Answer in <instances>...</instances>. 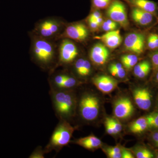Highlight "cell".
<instances>
[{"mask_svg": "<svg viewBox=\"0 0 158 158\" xmlns=\"http://www.w3.org/2000/svg\"><path fill=\"white\" fill-rule=\"evenodd\" d=\"M52 103L56 115L59 119H66L73 114L75 99L69 90L51 89Z\"/></svg>", "mask_w": 158, "mask_h": 158, "instance_id": "6da1fadb", "label": "cell"}, {"mask_svg": "<svg viewBox=\"0 0 158 158\" xmlns=\"http://www.w3.org/2000/svg\"><path fill=\"white\" fill-rule=\"evenodd\" d=\"M74 130V127L67 120L59 119L48 143L44 148L46 154L52 151L59 152L63 147L68 145Z\"/></svg>", "mask_w": 158, "mask_h": 158, "instance_id": "7a4b0ae2", "label": "cell"}, {"mask_svg": "<svg viewBox=\"0 0 158 158\" xmlns=\"http://www.w3.org/2000/svg\"><path fill=\"white\" fill-rule=\"evenodd\" d=\"M32 50L34 60L42 68H49L53 63L54 47L45 38L40 37L34 40Z\"/></svg>", "mask_w": 158, "mask_h": 158, "instance_id": "3957f363", "label": "cell"}, {"mask_svg": "<svg viewBox=\"0 0 158 158\" xmlns=\"http://www.w3.org/2000/svg\"><path fill=\"white\" fill-rule=\"evenodd\" d=\"M79 112L81 117L86 121L96 119L99 112V101L96 96L86 94L80 99Z\"/></svg>", "mask_w": 158, "mask_h": 158, "instance_id": "277c9868", "label": "cell"}, {"mask_svg": "<svg viewBox=\"0 0 158 158\" xmlns=\"http://www.w3.org/2000/svg\"><path fill=\"white\" fill-rule=\"evenodd\" d=\"M107 14L111 20L123 28L128 27L129 21L125 6L119 0H114L108 7Z\"/></svg>", "mask_w": 158, "mask_h": 158, "instance_id": "5b68a950", "label": "cell"}, {"mask_svg": "<svg viewBox=\"0 0 158 158\" xmlns=\"http://www.w3.org/2000/svg\"><path fill=\"white\" fill-rule=\"evenodd\" d=\"M124 44L127 50L140 55L144 52L145 45L144 36L140 33H131L125 38Z\"/></svg>", "mask_w": 158, "mask_h": 158, "instance_id": "8992f818", "label": "cell"}, {"mask_svg": "<svg viewBox=\"0 0 158 158\" xmlns=\"http://www.w3.org/2000/svg\"><path fill=\"white\" fill-rule=\"evenodd\" d=\"M78 55V51L75 44L69 40H62L59 49V63H70L76 59Z\"/></svg>", "mask_w": 158, "mask_h": 158, "instance_id": "52a82bcc", "label": "cell"}, {"mask_svg": "<svg viewBox=\"0 0 158 158\" xmlns=\"http://www.w3.org/2000/svg\"><path fill=\"white\" fill-rule=\"evenodd\" d=\"M89 35L87 27L82 23H76L65 28L62 37L70 38L78 41H84Z\"/></svg>", "mask_w": 158, "mask_h": 158, "instance_id": "ba28073f", "label": "cell"}, {"mask_svg": "<svg viewBox=\"0 0 158 158\" xmlns=\"http://www.w3.org/2000/svg\"><path fill=\"white\" fill-rule=\"evenodd\" d=\"M135 108L131 101L127 98L118 99L114 106V114L120 119H126L133 115Z\"/></svg>", "mask_w": 158, "mask_h": 158, "instance_id": "9c48e42d", "label": "cell"}, {"mask_svg": "<svg viewBox=\"0 0 158 158\" xmlns=\"http://www.w3.org/2000/svg\"><path fill=\"white\" fill-rule=\"evenodd\" d=\"M133 95L138 107L144 111L149 110L152 105V95L148 88H137L134 90Z\"/></svg>", "mask_w": 158, "mask_h": 158, "instance_id": "30bf717a", "label": "cell"}, {"mask_svg": "<svg viewBox=\"0 0 158 158\" xmlns=\"http://www.w3.org/2000/svg\"><path fill=\"white\" fill-rule=\"evenodd\" d=\"M61 24L56 20L48 19L40 23L36 31L40 37L46 38L52 37L60 30Z\"/></svg>", "mask_w": 158, "mask_h": 158, "instance_id": "8fae6325", "label": "cell"}, {"mask_svg": "<svg viewBox=\"0 0 158 158\" xmlns=\"http://www.w3.org/2000/svg\"><path fill=\"white\" fill-rule=\"evenodd\" d=\"M92 81L96 88L104 94L111 93L117 88L118 85L116 80L106 75L94 77Z\"/></svg>", "mask_w": 158, "mask_h": 158, "instance_id": "7c38bea8", "label": "cell"}, {"mask_svg": "<svg viewBox=\"0 0 158 158\" xmlns=\"http://www.w3.org/2000/svg\"><path fill=\"white\" fill-rule=\"evenodd\" d=\"M109 56L110 52L106 46L102 44H97L90 50V60L95 65H103L107 62Z\"/></svg>", "mask_w": 158, "mask_h": 158, "instance_id": "4fadbf2b", "label": "cell"}, {"mask_svg": "<svg viewBox=\"0 0 158 158\" xmlns=\"http://www.w3.org/2000/svg\"><path fill=\"white\" fill-rule=\"evenodd\" d=\"M94 39L99 40L104 44L107 47L111 49L116 48L121 44L122 41L119 30L108 31L101 36H97Z\"/></svg>", "mask_w": 158, "mask_h": 158, "instance_id": "5bb4252c", "label": "cell"}, {"mask_svg": "<svg viewBox=\"0 0 158 158\" xmlns=\"http://www.w3.org/2000/svg\"><path fill=\"white\" fill-rule=\"evenodd\" d=\"M131 16L135 22L142 26L148 25L153 20V15L138 8H134L132 9Z\"/></svg>", "mask_w": 158, "mask_h": 158, "instance_id": "9a60e30c", "label": "cell"}, {"mask_svg": "<svg viewBox=\"0 0 158 158\" xmlns=\"http://www.w3.org/2000/svg\"><path fill=\"white\" fill-rule=\"evenodd\" d=\"M134 8L141 9L153 15L156 12L157 5L155 2L149 0H125Z\"/></svg>", "mask_w": 158, "mask_h": 158, "instance_id": "2e32d148", "label": "cell"}, {"mask_svg": "<svg viewBox=\"0 0 158 158\" xmlns=\"http://www.w3.org/2000/svg\"><path fill=\"white\" fill-rule=\"evenodd\" d=\"M76 144L88 150L97 149L102 145V141L96 137L90 135L78 139Z\"/></svg>", "mask_w": 158, "mask_h": 158, "instance_id": "e0dca14e", "label": "cell"}, {"mask_svg": "<svg viewBox=\"0 0 158 158\" xmlns=\"http://www.w3.org/2000/svg\"><path fill=\"white\" fill-rule=\"evenodd\" d=\"M151 69L150 63L147 60H144L135 65L134 73L135 76L139 78L143 79L148 75Z\"/></svg>", "mask_w": 158, "mask_h": 158, "instance_id": "ac0fdd59", "label": "cell"}, {"mask_svg": "<svg viewBox=\"0 0 158 158\" xmlns=\"http://www.w3.org/2000/svg\"><path fill=\"white\" fill-rule=\"evenodd\" d=\"M121 60L125 68L127 69H131L133 67H135V65L137 64L138 59L136 55L130 54L122 56Z\"/></svg>", "mask_w": 158, "mask_h": 158, "instance_id": "d6986e66", "label": "cell"}, {"mask_svg": "<svg viewBox=\"0 0 158 158\" xmlns=\"http://www.w3.org/2000/svg\"><path fill=\"white\" fill-rule=\"evenodd\" d=\"M136 157L138 158H152L154 156L153 153L147 148L139 147L135 152Z\"/></svg>", "mask_w": 158, "mask_h": 158, "instance_id": "ffe728a7", "label": "cell"}, {"mask_svg": "<svg viewBox=\"0 0 158 158\" xmlns=\"http://www.w3.org/2000/svg\"><path fill=\"white\" fill-rule=\"evenodd\" d=\"M146 116L150 128L158 130V111L153 112Z\"/></svg>", "mask_w": 158, "mask_h": 158, "instance_id": "44dd1931", "label": "cell"}, {"mask_svg": "<svg viewBox=\"0 0 158 158\" xmlns=\"http://www.w3.org/2000/svg\"><path fill=\"white\" fill-rule=\"evenodd\" d=\"M147 45L150 50L158 49V35L156 34H150L147 39Z\"/></svg>", "mask_w": 158, "mask_h": 158, "instance_id": "7402d4cb", "label": "cell"}, {"mask_svg": "<svg viewBox=\"0 0 158 158\" xmlns=\"http://www.w3.org/2000/svg\"><path fill=\"white\" fill-rule=\"evenodd\" d=\"M108 156L111 158H122V151L120 148L116 146L110 147L105 150Z\"/></svg>", "mask_w": 158, "mask_h": 158, "instance_id": "603a6c76", "label": "cell"}, {"mask_svg": "<svg viewBox=\"0 0 158 158\" xmlns=\"http://www.w3.org/2000/svg\"><path fill=\"white\" fill-rule=\"evenodd\" d=\"M117 27L118 23H117L115 22L112 20L108 19L103 23L102 27L104 31L108 32L116 30Z\"/></svg>", "mask_w": 158, "mask_h": 158, "instance_id": "cb8c5ba5", "label": "cell"}, {"mask_svg": "<svg viewBox=\"0 0 158 158\" xmlns=\"http://www.w3.org/2000/svg\"><path fill=\"white\" fill-rule=\"evenodd\" d=\"M94 7L98 9L108 8L111 3V0H92Z\"/></svg>", "mask_w": 158, "mask_h": 158, "instance_id": "d4e9b609", "label": "cell"}, {"mask_svg": "<svg viewBox=\"0 0 158 158\" xmlns=\"http://www.w3.org/2000/svg\"><path fill=\"white\" fill-rule=\"evenodd\" d=\"M46 154L45 150L43 149L41 146H37L30 156L29 158H44Z\"/></svg>", "mask_w": 158, "mask_h": 158, "instance_id": "484cf974", "label": "cell"}, {"mask_svg": "<svg viewBox=\"0 0 158 158\" xmlns=\"http://www.w3.org/2000/svg\"><path fill=\"white\" fill-rule=\"evenodd\" d=\"M147 122V118H146V116H142V117H140V118L136 119V120L133 122V123H132L130 125L129 127L130 131L133 129L137 127L140 125L143 124V123Z\"/></svg>", "mask_w": 158, "mask_h": 158, "instance_id": "4316f807", "label": "cell"}, {"mask_svg": "<svg viewBox=\"0 0 158 158\" xmlns=\"http://www.w3.org/2000/svg\"><path fill=\"white\" fill-rule=\"evenodd\" d=\"M91 64L90 62L88 60L85 59L81 77H85L89 76L91 72Z\"/></svg>", "mask_w": 158, "mask_h": 158, "instance_id": "83f0119b", "label": "cell"}, {"mask_svg": "<svg viewBox=\"0 0 158 158\" xmlns=\"http://www.w3.org/2000/svg\"><path fill=\"white\" fill-rule=\"evenodd\" d=\"M85 60V59L81 58V59H79L77 60L75 63V69L76 72L77 74L81 77V76Z\"/></svg>", "mask_w": 158, "mask_h": 158, "instance_id": "f1b7e54d", "label": "cell"}, {"mask_svg": "<svg viewBox=\"0 0 158 158\" xmlns=\"http://www.w3.org/2000/svg\"><path fill=\"white\" fill-rule=\"evenodd\" d=\"M149 125L148 124V122L143 123V124L140 125L138 126L135 128L131 130V131L132 133H135V134H140V133L143 132L145 131L148 128H149Z\"/></svg>", "mask_w": 158, "mask_h": 158, "instance_id": "f546056e", "label": "cell"}, {"mask_svg": "<svg viewBox=\"0 0 158 158\" xmlns=\"http://www.w3.org/2000/svg\"><path fill=\"white\" fill-rule=\"evenodd\" d=\"M110 72L113 76L119 78H123L126 76V72L123 67L118 69L110 70Z\"/></svg>", "mask_w": 158, "mask_h": 158, "instance_id": "4dcf8cb0", "label": "cell"}, {"mask_svg": "<svg viewBox=\"0 0 158 158\" xmlns=\"http://www.w3.org/2000/svg\"><path fill=\"white\" fill-rule=\"evenodd\" d=\"M105 125H106V130L107 132L110 135H114L117 134L115 129L113 128V126L109 120V118H107L105 121Z\"/></svg>", "mask_w": 158, "mask_h": 158, "instance_id": "1f68e13d", "label": "cell"}, {"mask_svg": "<svg viewBox=\"0 0 158 158\" xmlns=\"http://www.w3.org/2000/svg\"><path fill=\"white\" fill-rule=\"evenodd\" d=\"M109 118V120H110V123H111V124L113 126V128L115 129L116 131L117 132V134L120 132L121 131L122 129L121 123L118 122L117 120H116V119H114V118Z\"/></svg>", "mask_w": 158, "mask_h": 158, "instance_id": "d6a6232c", "label": "cell"}, {"mask_svg": "<svg viewBox=\"0 0 158 158\" xmlns=\"http://www.w3.org/2000/svg\"><path fill=\"white\" fill-rule=\"evenodd\" d=\"M151 58L153 68L156 69H158V51L153 53Z\"/></svg>", "mask_w": 158, "mask_h": 158, "instance_id": "836d02e7", "label": "cell"}, {"mask_svg": "<svg viewBox=\"0 0 158 158\" xmlns=\"http://www.w3.org/2000/svg\"><path fill=\"white\" fill-rule=\"evenodd\" d=\"M152 141L156 147L158 148V130L152 133L151 135Z\"/></svg>", "mask_w": 158, "mask_h": 158, "instance_id": "e575fe53", "label": "cell"}, {"mask_svg": "<svg viewBox=\"0 0 158 158\" xmlns=\"http://www.w3.org/2000/svg\"><path fill=\"white\" fill-rule=\"evenodd\" d=\"M101 13L98 11H95L92 12L88 17V20H96L98 18L101 17Z\"/></svg>", "mask_w": 158, "mask_h": 158, "instance_id": "d590c367", "label": "cell"}, {"mask_svg": "<svg viewBox=\"0 0 158 158\" xmlns=\"http://www.w3.org/2000/svg\"><path fill=\"white\" fill-rule=\"evenodd\" d=\"M88 23H89V27L91 30L93 31H95L98 28L100 27L99 25L96 22L95 20H88Z\"/></svg>", "mask_w": 158, "mask_h": 158, "instance_id": "8d00e7d4", "label": "cell"}, {"mask_svg": "<svg viewBox=\"0 0 158 158\" xmlns=\"http://www.w3.org/2000/svg\"><path fill=\"white\" fill-rule=\"evenodd\" d=\"M122 158H133L134 156L131 153L127 150H123L122 152Z\"/></svg>", "mask_w": 158, "mask_h": 158, "instance_id": "74e56055", "label": "cell"}, {"mask_svg": "<svg viewBox=\"0 0 158 158\" xmlns=\"http://www.w3.org/2000/svg\"><path fill=\"white\" fill-rule=\"evenodd\" d=\"M123 65L121 63H113V64H111V65H110V68H109V70L118 69L122 68H123Z\"/></svg>", "mask_w": 158, "mask_h": 158, "instance_id": "f35d334b", "label": "cell"}, {"mask_svg": "<svg viewBox=\"0 0 158 158\" xmlns=\"http://www.w3.org/2000/svg\"><path fill=\"white\" fill-rule=\"evenodd\" d=\"M95 21H96V22L100 26L101 25L102 23L103 22V19L102 16L98 18Z\"/></svg>", "mask_w": 158, "mask_h": 158, "instance_id": "ab89813d", "label": "cell"}, {"mask_svg": "<svg viewBox=\"0 0 158 158\" xmlns=\"http://www.w3.org/2000/svg\"><path fill=\"white\" fill-rule=\"evenodd\" d=\"M156 81L158 84V70L156 75Z\"/></svg>", "mask_w": 158, "mask_h": 158, "instance_id": "60d3db41", "label": "cell"}, {"mask_svg": "<svg viewBox=\"0 0 158 158\" xmlns=\"http://www.w3.org/2000/svg\"><path fill=\"white\" fill-rule=\"evenodd\" d=\"M156 157L158 158V151L156 153Z\"/></svg>", "mask_w": 158, "mask_h": 158, "instance_id": "b9f144b4", "label": "cell"}, {"mask_svg": "<svg viewBox=\"0 0 158 158\" xmlns=\"http://www.w3.org/2000/svg\"></svg>", "mask_w": 158, "mask_h": 158, "instance_id": "7bdbcfd3", "label": "cell"}]
</instances>
